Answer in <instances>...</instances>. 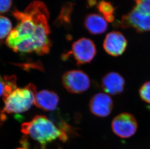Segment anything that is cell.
Here are the masks:
<instances>
[{"instance_id":"obj_1","label":"cell","mask_w":150,"mask_h":149,"mask_svg":"<svg viewBox=\"0 0 150 149\" xmlns=\"http://www.w3.org/2000/svg\"><path fill=\"white\" fill-rule=\"evenodd\" d=\"M12 14L17 24L6 39L7 46L20 53H48L52 46L49 37L50 15L45 4L33 1L24 11L15 10Z\"/></svg>"},{"instance_id":"obj_2","label":"cell","mask_w":150,"mask_h":149,"mask_svg":"<svg viewBox=\"0 0 150 149\" xmlns=\"http://www.w3.org/2000/svg\"><path fill=\"white\" fill-rule=\"evenodd\" d=\"M21 131L38 141L41 145V149H45L47 144L57 139L63 142L68 139L67 133L43 115H37L29 122L23 123Z\"/></svg>"},{"instance_id":"obj_3","label":"cell","mask_w":150,"mask_h":149,"mask_svg":"<svg viewBox=\"0 0 150 149\" xmlns=\"http://www.w3.org/2000/svg\"><path fill=\"white\" fill-rule=\"evenodd\" d=\"M36 87L32 83L23 88H17L6 97H4L3 112L18 114L28 110L35 103Z\"/></svg>"},{"instance_id":"obj_4","label":"cell","mask_w":150,"mask_h":149,"mask_svg":"<svg viewBox=\"0 0 150 149\" xmlns=\"http://www.w3.org/2000/svg\"><path fill=\"white\" fill-rule=\"evenodd\" d=\"M133 8L122 17V28H132L138 32L150 31V0H134Z\"/></svg>"},{"instance_id":"obj_5","label":"cell","mask_w":150,"mask_h":149,"mask_svg":"<svg viewBox=\"0 0 150 149\" xmlns=\"http://www.w3.org/2000/svg\"><path fill=\"white\" fill-rule=\"evenodd\" d=\"M95 44L89 38H81L72 44L71 49L63 57L66 59L72 56L77 65H82L89 63L96 55Z\"/></svg>"},{"instance_id":"obj_6","label":"cell","mask_w":150,"mask_h":149,"mask_svg":"<svg viewBox=\"0 0 150 149\" xmlns=\"http://www.w3.org/2000/svg\"><path fill=\"white\" fill-rule=\"evenodd\" d=\"M62 84L69 93H81L86 91L91 86L89 77L83 71L74 70L66 72L62 76Z\"/></svg>"},{"instance_id":"obj_7","label":"cell","mask_w":150,"mask_h":149,"mask_svg":"<svg viewBox=\"0 0 150 149\" xmlns=\"http://www.w3.org/2000/svg\"><path fill=\"white\" fill-rule=\"evenodd\" d=\"M111 128L114 133L117 136L127 138L135 134L138 128V123L133 114L122 113L112 119Z\"/></svg>"},{"instance_id":"obj_8","label":"cell","mask_w":150,"mask_h":149,"mask_svg":"<svg viewBox=\"0 0 150 149\" xmlns=\"http://www.w3.org/2000/svg\"><path fill=\"white\" fill-rule=\"evenodd\" d=\"M127 41L121 32L113 31L106 35L103 43V48L108 55L119 56L125 52Z\"/></svg>"},{"instance_id":"obj_9","label":"cell","mask_w":150,"mask_h":149,"mask_svg":"<svg viewBox=\"0 0 150 149\" xmlns=\"http://www.w3.org/2000/svg\"><path fill=\"white\" fill-rule=\"evenodd\" d=\"M113 105V101L109 95L105 93H97L90 100L89 110L94 115L105 118L111 114Z\"/></svg>"},{"instance_id":"obj_10","label":"cell","mask_w":150,"mask_h":149,"mask_svg":"<svg viewBox=\"0 0 150 149\" xmlns=\"http://www.w3.org/2000/svg\"><path fill=\"white\" fill-rule=\"evenodd\" d=\"M125 82L124 77L116 72H110L103 76L100 86L105 93L112 96H116L123 92Z\"/></svg>"},{"instance_id":"obj_11","label":"cell","mask_w":150,"mask_h":149,"mask_svg":"<svg viewBox=\"0 0 150 149\" xmlns=\"http://www.w3.org/2000/svg\"><path fill=\"white\" fill-rule=\"evenodd\" d=\"M59 100L58 95L54 91L41 90L35 94L34 104L45 111H52L57 108Z\"/></svg>"},{"instance_id":"obj_12","label":"cell","mask_w":150,"mask_h":149,"mask_svg":"<svg viewBox=\"0 0 150 149\" xmlns=\"http://www.w3.org/2000/svg\"><path fill=\"white\" fill-rule=\"evenodd\" d=\"M108 21L102 15L90 14L86 15L85 20V26L89 33L100 34L105 32L108 27Z\"/></svg>"},{"instance_id":"obj_13","label":"cell","mask_w":150,"mask_h":149,"mask_svg":"<svg viewBox=\"0 0 150 149\" xmlns=\"http://www.w3.org/2000/svg\"><path fill=\"white\" fill-rule=\"evenodd\" d=\"M16 89L15 76H5L3 77L0 75V97H6Z\"/></svg>"},{"instance_id":"obj_14","label":"cell","mask_w":150,"mask_h":149,"mask_svg":"<svg viewBox=\"0 0 150 149\" xmlns=\"http://www.w3.org/2000/svg\"><path fill=\"white\" fill-rule=\"evenodd\" d=\"M98 10L102 15L108 22H111L114 19L113 13L114 8L110 3L102 1L97 6Z\"/></svg>"},{"instance_id":"obj_15","label":"cell","mask_w":150,"mask_h":149,"mask_svg":"<svg viewBox=\"0 0 150 149\" xmlns=\"http://www.w3.org/2000/svg\"><path fill=\"white\" fill-rule=\"evenodd\" d=\"M13 30L12 24L7 17L0 15V44L7 38Z\"/></svg>"},{"instance_id":"obj_16","label":"cell","mask_w":150,"mask_h":149,"mask_svg":"<svg viewBox=\"0 0 150 149\" xmlns=\"http://www.w3.org/2000/svg\"><path fill=\"white\" fill-rule=\"evenodd\" d=\"M140 98L145 103L150 104V81L143 83L139 90Z\"/></svg>"},{"instance_id":"obj_17","label":"cell","mask_w":150,"mask_h":149,"mask_svg":"<svg viewBox=\"0 0 150 149\" xmlns=\"http://www.w3.org/2000/svg\"><path fill=\"white\" fill-rule=\"evenodd\" d=\"M12 0H0V14L6 13L10 10Z\"/></svg>"}]
</instances>
